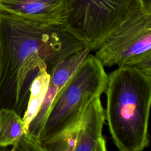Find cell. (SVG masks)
<instances>
[{
    "label": "cell",
    "instance_id": "obj_1",
    "mask_svg": "<svg viewBox=\"0 0 151 151\" xmlns=\"http://www.w3.org/2000/svg\"><path fill=\"white\" fill-rule=\"evenodd\" d=\"M63 25L44 24L0 12V108L26 109L32 81L84 48Z\"/></svg>",
    "mask_w": 151,
    "mask_h": 151
},
{
    "label": "cell",
    "instance_id": "obj_2",
    "mask_svg": "<svg viewBox=\"0 0 151 151\" xmlns=\"http://www.w3.org/2000/svg\"><path fill=\"white\" fill-rule=\"evenodd\" d=\"M105 110L113 142L120 151H141L149 145L151 69L122 66L108 75Z\"/></svg>",
    "mask_w": 151,
    "mask_h": 151
},
{
    "label": "cell",
    "instance_id": "obj_3",
    "mask_svg": "<svg viewBox=\"0 0 151 151\" xmlns=\"http://www.w3.org/2000/svg\"><path fill=\"white\" fill-rule=\"evenodd\" d=\"M108 74L101 62L90 53L56 94L40 139L44 143L78 123L88 104L105 92Z\"/></svg>",
    "mask_w": 151,
    "mask_h": 151
},
{
    "label": "cell",
    "instance_id": "obj_4",
    "mask_svg": "<svg viewBox=\"0 0 151 151\" xmlns=\"http://www.w3.org/2000/svg\"><path fill=\"white\" fill-rule=\"evenodd\" d=\"M139 0H68L64 28L91 51L137 7Z\"/></svg>",
    "mask_w": 151,
    "mask_h": 151
},
{
    "label": "cell",
    "instance_id": "obj_5",
    "mask_svg": "<svg viewBox=\"0 0 151 151\" xmlns=\"http://www.w3.org/2000/svg\"><path fill=\"white\" fill-rule=\"evenodd\" d=\"M96 51L104 66L151 69V9L139 5Z\"/></svg>",
    "mask_w": 151,
    "mask_h": 151
},
{
    "label": "cell",
    "instance_id": "obj_6",
    "mask_svg": "<svg viewBox=\"0 0 151 151\" xmlns=\"http://www.w3.org/2000/svg\"><path fill=\"white\" fill-rule=\"evenodd\" d=\"M68 0H0V12L35 22L63 25Z\"/></svg>",
    "mask_w": 151,
    "mask_h": 151
},
{
    "label": "cell",
    "instance_id": "obj_7",
    "mask_svg": "<svg viewBox=\"0 0 151 151\" xmlns=\"http://www.w3.org/2000/svg\"><path fill=\"white\" fill-rule=\"evenodd\" d=\"M105 120V110L99 96L91 101L81 116L74 151H106L103 134Z\"/></svg>",
    "mask_w": 151,
    "mask_h": 151
},
{
    "label": "cell",
    "instance_id": "obj_8",
    "mask_svg": "<svg viewBox=\"0 0 151 151\" xmlns=\"http://www.w3.org/2000/svg\"><path fill=\"white\" fill-rule=\"evenodd\" d=\"M91 50L84 47L71 54L58 63L49 73V83L57 87L58 91L76 72Z\"/></svg>",
    "mask_w": 151,
    "mask_h": 151
},
{
    "label": "cell",
    "instance_id": "obj_9",
    "mask_svg": "<svg viewBox=\"0 0 151 151\" xmlns=\"http://www.w3.org/2000/svg\"><path fill=\"white\" fill-rule=\"evenodd\" d=\"M49 81V74L44 69L34 78L31 84L27 107L22 117L26 132L41 107L48 87Z\"/></svg>",
    "mask_w": 151,
    "mask_h": 151
},
{
    "label": "cell",
    "instance_id": "obj_10",
    "mask_svg": "<svg viewBox=\"0 0 151 151\" xmlns=\"http://www.w3.org/2000/svg\"><path fill=\"white\" fill-rule=\"evenodd\" d=\"M25 132L22 116L14 109L0 108V147L14 145Z\"/></svg>",
    "mask_w": 151,
    "mask_h": 151
},
{
    "label": "cell",
    "instance_id": "obj_11",
    "mask_svg": "<svg viewBox=\"0 0 151 151\" xmlns=\"http://www.w3.org/2000/svg\"><path fill=\"white\" fill-rule=\"evenodd\" d=\"M79 124L80 122L43 143L45 151H74L77 141Z\"/></svg>",
    "mask_w": 151,
    "mask_h": 151
},
{
    "label": "cell",
    "instance_id": "obj_12",
    "mask_svg": "<svg viewBox=\"0 0 151 151\" xmlns=\"http://www.w3.org/2000/svg\"><path fill=\"white\" fill-rule=\"evenodd\" d=\"M58 92V90L57 87L49 83L44 100L37 114L31 122L28 132L40 137V135L48 116L51 104Z\"/></svg>",
    "mask_w": 151,
    "mask_h": 151
},
{
    "label": "cell",
    "instance_id": "obj_13",
    "mask_svg": "<svg viewBox=\"0 0 151 151\" xmlns=\"http://www.w3.org/2000/svg\"><path fill=\"white\" fill-rule=\"evenodd\" d=\"M11 150L13 151H45V148L39 137L27 131L19 137L12 145Z\"/></svg>",
    "mask_w": 151,
    "mask_h": 151
},
{
    "label": "cell",
    "instance_id": "obj_14",
    "mask_svg": "<svg viewBox=\"0 0 151 151\" xmlns=\"http://www.w3.org/2000/svg\"><path fill=\"white\" fill-rule=\"evenodd\" d=\"M141 5L146 9H151V0H139Z\"/></svg>",
    "mask_w": 151,
    "mask_h": 151
}]
</instances>
